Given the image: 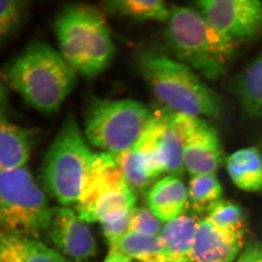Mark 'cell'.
<instances>
[{"mask_svg": "<svg viewBox=\"0 0 262 262\" xmlns=\"http://www.w3.org/2000/svg\"><path fill=\"white\" fill-rule=\"evenodd\" d=\"M77 74L47 43H31L3 71V77L29 106L44 114L58 111L75 89Z\"/></svg>", "mask_w": 262, "mask_h": 262, "instance_id": "cell-1", "label": "cell"}, {"mask_svg": "<svg viewBox=\"0 0 262 262\" xmlns=\"http://www.w3.org/2000/svg\"><path fill=\"white\" fill-rule=\"evenodd\" d=\"M136 67L157 101L166 111L217 118L222 97L187 65L154 51H141Z\"/></svg>", "mask_w": 262, "mask_h": 262, "instance_id": "cell-2", "label": "cell"}, {"mask_svg": "<svg viewBox=\"0 0 262 262\" xmlns=\"http://www.w3.org/2000/svg\"><path fill=\"white\" fill-rule=\"evenodd\" d=\"M60 53L74 70L92 80L113 63L116 48L99 10L82 4L66 5L55 19Z\"/></svg>", "mask_w": 262, "mask_h": 262, "instance_id": "cell-3", "label": "cell"}, {"mask_svg": "<svg viewBox=\"0 0 262 262\" xmlns=\"http://www.w3.org/2000/svg\"><path fill=\"white\" fill-rule=\"evenodd\" d=\"M164 34L176 59L208 81L225 76L237 53V46L217 32L195 8H171Z\"/></svg>", "mask_w": 262, "mask_h": 262, "instance_id": "cell-4", "label": "cell"}, {"mask_svg": "<svg viewBox=\"0 0 262 262\" xmlns=\"http://www.w3.org/2000/svg\"><path fill=\"white\" fill-rule=\"evenodd\" d=\"M153 117L151 110L136 100L91 96L84 110V134L93 145L117 156L138 144Z\"/></svg>", "mask_w": 262, "mask_h": 262, "instance_id": "cell-5", "label": "cell"}, {"mask_svg": "<svg viewBox=\"0 0 262 262\" xmlns=\"http://www.w3.org/2000/svg\"><path fill=\"white\" fill-rule=\"evenodd\" d=\"M51 215L46 195L25 167L0 170V232L39 241Z\"/></svg>", "mask_w": 262, "mask_h": 262, "instance_id": "cell-6", "label": "cell"}, {"mask_svg": "<svg viewBox=\"0 0 262 262\" xmlns=\"http://www.w3.org/2000/svg\"><path fill=\"white\" fill-rule=\"evenodd\" d=\"M93 157L75 117H67L41 167L48 192L63 206L77 203Z\"/></svg>", "mask_w": 262, "mask_h": 262, "instance_id": "cell-7", "label": "cell"}, {"mask_svg": "<svg viewBox=\"0 0 262 262\" xmlns=\"http://www.w3.org/2000/svg\"><path fill=\"white\" fill-rule=\"evenodd\" d=\"M170 119L182 140L183 164L188 173L192 177L215 173L224 160L216 129L203 117L170 113Z\"/></svg>", "mask_w": 262, "mask_h": 262, "instance_id": "cell-8", "label": "cell"}, {"mask_svg": "<svg viewBox=\"0 0 262 262\" xmlns=\"http://www.w3.org/2000/svg\"><path fill=\"white\" fill-rule=\"evenodd\" d=\"M196 5L212 27L237 47L261 35V1L201 0Z\"/></svg>", "mask_w": 262, "mask_h": 262, "instance_id": "cell-9", "label": "cell"}, {"mask_svg": "<svg viewBox=\"0 0 262 262\" xmlns=\"http://www.w3.org/2000/svg\"><path fill=\"white\" fill-rule=\"evenodd\" d=\"M48 238L62 255L75 262L89 261L97 252V246L88 226L70 208H52Z\"/></svg>", "mask_w": 262, "mask_h": 262, "instance_id": "cell-10", "label": "cell"}, {"mask_svg": "<svg viewBox=\"0 0 262 262\" xmlns=\"http://www.w3.org/2000/svg\"><path fill=\"white\" fill-rule=\"evenodd\" d=\"M127 185L115 157L108 153L94 154L82 183L77 202V215L82 222H95L100 199L108 192Z\"/></svg>", "mask_w": 262, "mask_h": 262, "instance_id": "cell-11", "label": "cell"}, {"mask_svg": "<svg viewBox=\"0 0 262 262\" xmlns=\"http://www.w3.org/2000/svg\"><path fill=\"white\" fill-rule=\"evenodd\" d=\"M245 231L220 228L206 217L200 221L194 246V262H232L244 244Z\"/></svg>", "mask_w": 262, "mask_h": 262, "instance_id": "cell-12", "label": "cell"}, {"mask_svg": "<svg viewBox=\"0 0 262 262\" xmlns=\"http://www.w3.org/2000/svg\"><path fill=\"white\" fill-rule=\"evenodd\" d=\"M199 222L194 215H180L164 226L159 237L165 262H194L193 246Z\"/></svg>", "mask_w": 262, "mask_h": 262, "instance_id": "cell-13", "label": "cell"}, {"mask_svg": "<svg viewBox=\"0 0 262 262\" xmlns=\"http://www.w3.org/2000/svg\"><path fill=\"white\" fill-rule=\"evenodd\" d=\"M233 94L242 113L249 119H262V47L232 80Z\"/></svg>", "mask_w": 262, "mask_h": 262, "instance_id": "cell-14", "label": "cell"}, {"mask_svg": "<svg viewBox=\"0 0 262 262\" xmlns=\"http://www.w3.org/2000/svg\"><path fill=\"white\" fill-rule=\"evenodd\" d=\"M188 190L179 176L169 175L153 186L147 195L150 210L162 222L181 215L187 206Z\"/></svg>", "mask_w": 262, "mask_h": 262, "instance_id": "cell-15", "label": "cell"}, {"mask_svg": "<svg viewBox=\"0 0 262 262\" xmlns=\"http://www.w3.org/2000/svg\"><path fill=\"white\" fill-rule=\"evenodd\" d=\"M34 132L0 119V170L21 168L28 161Z\"/></svg>", "mask_w": 262, "mask_h": 262, "instance_id": "cell-16", "label": "cell"}, {"mask_svg": "<svg viewBox=\"0 0 262 262\" xmlns=\"http://www.w3.org/2000/svg\"><path fill=\"white\" fill-rule=\"evenodd\" d=\"M229 177L239 189L247 192L262 190V154L256 147L232 153L227 160Z\"/></svg>", "mask_w": 262, "mask_h": 262, "instance_id": "cell-17", "label": "cell"}, {"mask_svg": "<svg viewBox=\"0 0 262 262\" xmlns=\"http://www.w3.org/2000/svg\"><path fill=\"white\" fill-rule=\"evenodd\" d=\"M103 8L108 14L136 20H157L166 23L171 8L163 1H135V0H116L103 3Z\"/></svg>", "mask_w": 262, "mask_h": 262, "instance_id": "cell-18", "label": "cell"}, {"mask_svg": "<svg viewBox=\"0 0 262 262\" xmlns=\"http://www.w3.org/2000/svg\"><path fill=\"white\" fill-rule=\"evenodd\" d=\"M110 251L122 253L141 262H165L163 247L159 236L129 232Z\"/></svg>", "mask_w": 262, "mask_h": 262, "instance_id": "cell-19", "label": "cell"}, {"mask_svg": "<svg viewBox=\"0 0 262 262\" xmlns=\"http://www.w3.org/2000/svg\"><path fill=\"white\" fill-rule=\"evenodd\" d=\"M222 193V184L215 173L194 176L188 189L190 208L196 213L206 211L208 207L220 201Z\"/></svg>", "mask_w": 262, "mask_h": 262, "instance_id": "cell-20", "label": "cell"}, {"mask_svg": "<svg viewBox=\"0 0 262 262\" xmlns=\"http://www.w3.org/2000/svg\"><path fill=\"white\" fill-rule=\"evenodd\" d=\"M114 157L121 169L125 182L133 192L141 193L149 187L153 180L148 172L144 155L136 146Z\"/></svg>", "mask_w": 262, "mask_h": 262, "instance_id": "cell-21", "label": "cell"}, {"mask_svg": "<svg viewBox=\"0 0 262 262\" xmlns=\"http://www.w3.org/2000/svg\"><path fill=\"white\" fill-rule=\"evenodd\" d=\"M30 3L20 0L0 1V46L20 30L28 17Z\"/></svg>", "mask_w": 262, "mask_h": 262, "instance_id": "cell-22", "label": "cell"}, {"mask_svg": "<svg viewBox=\"0 0 262 262\" xmlns=\"http://www.w3.org/2000/svg\"><path fill=\"white\" fill-rule=\"evenodd\" d=\"M207 220L220 228L245 231L244 213L237 203L220 199L207 209Z\"/></svg>", "mask_w": 262, "mask_h": 262, "instance_id": "cell-23", "label": "cell"}, {"mask_svg": "<svg viewBox=\"0 0 262 262\" xmlns=\"http://www.w3.org/2000/svg\"><path fill=\"white\" fill-rule=\"evenodd\" d=\"M21 262H71L58 251L42 244L39 239L20 238Z\"/></svg>", "mask_w": 262, "mask_h": 262, "instance_id": "cell-24", "label": "cell"}, {"mask_svg": "<svg viewBox=\"0 0 262 262\" xmlns=\"http://www.w3.org/2000/svg\"><path fill=\"white\" fill-rule=\"evenodd\" d=\"M162 231V221L147 208H135L131 218L130 232L158 236Z\"/></svg>", "mask_w": 262, "mask_h": 262, "instance_id": "cell-25", "label": "cell"}, {"mask_svg": "<svg viewBox=\"0 0 262 262\" xmlns=\"http://www.w3.org/2000/svg\"><path fill=\"white\" fill-rule=\"evenodd\" d=\"M133 211L122 215L120 218L101 222L103 233L110 248L115 246L124 235L130 232Z\"/></svg>", "mask_w": 262, "mask_h": 262, "instance_id": "cell-26", "label": "cell"}, {"mask_svg": "<svg viewBox=\"0 0 262 262\" xmlns=\"http://www.w3.org/2000/svg\"><path fill=\"white\" fill-rule=\"evenodd\" d=\"M20 238L0 232V262H21Z\"/></svg>", "mask_w": 262, "mask_h": 262, "instance_id": "cell-27", "label": "cell"}, {"mask_svg": "<svg viewBox=\"0 0 262 262\" xmlns=\"http://www.w3.org/2000/svg\"><path fill=\"white\" fill-rule=\"evenodd\" d=\"M236 262H262V245L258 242L249 243Z\"/></svg>", "mask_w": 262, "mask_h": 262, "instance_id": "cell-28", "label": "cell"}, {"mask_svg": "<svg viewBox=\"0 0 262 262\" xmlns=\"http://www.w3.org/2000/svg\"><path fill=\"white\" fill-rule=\"evenodd\" d=\"M9 112L10 103L8 90L5 84L0 82V119H7Z\"/></svg>", "mask_w": 262, "mask_h": 262, "instance_id": "cell-29", "label": "cell"}, {"mask_svg": "<svg viewBox=\"0 0 262 262\" xmlns=\"http://www.w3.org/2000/svg\"><path fill=\"white\" fill-rule=\"evenodd\" d=\"M104 262H131V259L117 251H110Z\"/></svg>", "mask_w": 262, "mask_h": 262, "instance_id": "cell-30", "label": "cell"}]
</instances>
